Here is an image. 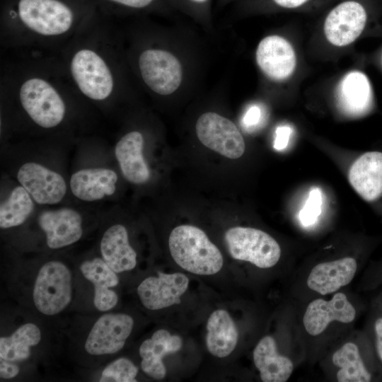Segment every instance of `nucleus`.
Instances as JSON below:
<instances>
[{"instance_id": "10", "label": "nucleus", "mask_w": 382, "mask_h": 382, "mask_svg": "<svg viewBox=\"0 0 382 382\" xmlns=\"http://www.w3.org/2000/svg\"><path fill=\"white\" fill-rule=\"evenodd\" d=\"M224 238L233 258L249 262L260 268L274 266L281 257L278 243L261 230L236 226L226 231Z\"/></svg>"}, {"instance_id": "36", "label": "nucleus", "mask_w": 382, "mask_h": 382, "mask_svg": "<svg viewBox=\"0 0 382 382\" xmlns=\"http://www.w3.org/2000/svg\"><path fill=\"white\" fill-rule=\"evenodd\" d=\"M277 5L287 8H296L304 3L308 0H272Z\"/></svg>"}, {"instance_id": "20", "label": "nucleus", "mask_w": 382, "mask_h": 382, "mask_svg": "<svg viewBox=\"0 0 382 382\" xmlns=\"http://www.w3.org/2000/svg\"><path fill=\"white\" fill-rule=\"evenodd\" d=\"M357 270V261L352 257L320 262L311 270L307 286L322 295L335 293L352 282Z\"/></svg>"}, {"instance_id": "12", "label": "nucleus", "mask_w": 382, "mask_h": 382, "mask_svg": "<svg viewBox=\"0 0 382 382\" xmlns=\"http://www.w3.org/2000/svg\"><path fill=\"white\" fill-rule=\"evenodd\" d=\"M134 326V320L122 313H108L95 322L84 343L86 352L92 356L110 355L125 345Z\"/></svg>"}, {"instance_id": "26", "label": "nucleus", "mask_w": 382, "mask_h": 382, "mask_svg": "<svg viewBox=\"0 0 382 382\" xmlns=\"http://www.w3.org/2000/svg\"><path fill=\"white\" fill-rule=\"evenodd\" d=\"M206 345L215 357L228 356L235 349L238 337L237 327L228 313L216 310L209 316L207 323Z\"/></svg>"}, {"instance_id": "23", "label": "nucleus", "mask_w": 382, "mask_h": 382, "mask_svg": "<svg viewBox=\"0 0 382 382\" xmlns=\"http://www.w3.org/2000/svg\"><path fill=\"white\" fill-rule=\"evenodd\" d=\"M349 180L365 200L374 201L382 195V153L366 152L359 157L349 170Z\"/></svg>"}, {"instance_id": "31", "label": "nucleus", "mask_w": 382, "mask_h": 382, "mask_svg": "<svg viewBox=\"0 0 382 382\" xmlns=\"http://www.w3.org/2000/svg\"><path fill=\"white\" fill-rule=\"evenodd\" d=\"M322 191L318 187L313 188L299 214V221L302 226L309 227L316 223L322 212Z\"/></svg>"}, {"instance_id": "32", "label": "nucleus", "mask_w": 382, "mask_h": 382, "mask_svg": "<svg viewBox=\"0 0 382 382\" xmlns=\"http://www.w3.org/2000/svg\"><path fill=\"white\" fill-rule=\"evenodd\" d=\"M371 332L378 364L382 367V314L378 311L372 320Z\"/></svg>"}, {"instance_id": "14", "label": "nucleus", "mask_w": 382, "mask_h": 382, "mask_svg": "<svg viewBox=\"0 0 382 382\" xmlns=\"http://www.w3.org/2000/svg\"><path fill=\"white\" fill-rule=\"evenodd\" d=\"M366 18V11L359 3L342 2L327 16L323 28L325 35L335 46H347L361 35Z\"/></svg>"}, {"instance_id": "18", "label": "nucleus", "mask_w": 382, "mask_h": 382, "mask_svg": "<svg viewBox=\"0 0 382 382\" xmlns=\"http://www.w3.org/2000/svg\"><path fill=\"white\" fill-rule=\"evenodd\" d=\"M108 219L99 240L100 256L116 273L130 271L137 265V255L129 243L127 229Z\"/></svg>"}, {"instance_id": "30", "label": "nucleus", "mask_w": 382, "mask_h": 382, "mask_svg": "<svg viewBox=\"0 0 382 382\" xmlns=\"http://www.w3.org/2000/svg\"><path fill=\"white\" fill-rule=\"evenodd\" d=\"M138 367L129 359L121 357L107 365L101 373L100 382H135Z\"/></svg>"}, {"instance_id": "24", "label": "nucleus", "mask_w": 382, "mask_h": 382, "mask_svg": "<svg viewBox=\"0 0 382 382\" xmlns=\"http://www.w3.org/2000/svg\"><path fill=\"white\" fill-rule=\"evenodd\" d=\"M255 366L263 382H284L291 376L294 364L287 357L277 351L274 339L271 336L262 338L253 351Z\"/></svg>"}, {"instance_id": "17", "label": "nucleus", "mask_w": 382, "mask_h": 382, "mask_svg": "<svg viewBox=\"0 0 382 382\" xmlns=\"http://www.w3.org/2000/svg\"><path fill=\"white\" fill-rule=\"evenodd\" d=\"M356 314V309L347 296L337 292L329 300L317 299L310 302L303 317V324L309 335L316 336L323 332L334 321L352 323Z\"/></svg>"}, {"instance_id": "7", "label": "nucleus", "mask_w": 382, "mask_h": 382, "mask_svg": "<svg viewBox=\"0 0 382 382\" xmlns=\"http://www.w3.org/2000/svg\"><path fill=\"white\" fill-rule=\"evenodd\" d=\"M137 51L134 64L144 86L151 93L166 96L175 93L183 79L179 59L167 49L144 45Z\"/></svg>"}, {"instance_id": "5", "label": "nucleus", "mask_w": 382, "mask_h": 382, "mask_svg": "<svg viewBox=\"0 0 382 382\" xmlns=\"http://www.w3.org/2000/svg\"><path fill=\"white\" fill-rule=\"evenodd\" d=\"M168 245L175 262L191 273L212 275L219 272L223 266L220 250L198 227H175L170 234Z\"/></svg>"}, {"instance_id": "16", "label": "nucleus", "mask_w": 382, "mask_h": 382, "mask_svg": "<svg viewBox=\"0 0 382 382\" xmlns=\"http://www.w3.org/2000/svg\"><path fill=\"white\" fill-rule=\"evenodd\" d=\"M255 59L262 72L277 81L288 79L296 65L293 47L284 37L277 35L267 36L260 40L256 49Z\"/></svg>"}, {"instance_id": "34", "label": "nucleus", "mask_w": 382, "mask_h": 382, "mask_svg": "<svg viewBox=\"0 0 382 382\" xmlns=\"http://www.w3.org/2000/svg\"><path fill=\"white\" fill-rule=\"evenodd\" d=\"M20 368L15 362L0 359V377L3 379H11L18 375Z\"/></svg>"}, {"instance_id": "28", "label": "nucleus", "mask_w": 382, "mask_h": 382, "mask_svg": "<svg viewBox=\"0 0 382 382\" xmlns=\"http://www.w3.org/2000/svg\"><path fill=\"white\" fill-rule=\"evenodd\" d=\"M42 339L39 327L33 323L19 326L11 335L0 338V359L12 362L23 361L31 355V348Z\"/></svg>"}, {"instance_id": "4", "label": "nucleus", "mask_w": 382, "mask_h": 382, "mask_svg": "<svg viewBox=\"0 0 382 382\" xmlns=\"http://www.w3.org/2000/svg\"><path fill=\"white\" fill-rule=\"evenodd\" d=\"M16 156L8 175L22 185L39 207L63 204L71 197L69 175L54 163L28 154Z\"/></svg>"}, {"instance_id": "29", "label": "nucleus", "mask_w": 382, "mask_h": 382, "mask_svg": "<svg viewBox=\"0 0 382 382\" xmlns=\"http://www.w3.org/2000/svg\"><path fill=\"white\" fill-rule=\"evenodd\" d=\"M103 14L112 18L129 13L160 10L163 0H89Z\"/></svg>"}, {"instance_id": "35", "label": "nucleus", "mask_w": 382, "mask_h": 382, "mask_svg": "<svg viewBox=\"0 0 382 382\" xmlns=\"http://www.w3.org/2000/svg\"><path fill=\"white\" fill-rule=\"evenodd\" d=\"M261 118V110L257 105H253L246 111L243 118V122L247 127L257 125Z\"/></svg>"}, {"instance_id": "9", "label": "nucleus", "mask_w": 382, "mask_h": 382, "mask_svg": "<svg viewBox=\"0 0 382 382\" xmlns=\"http://www.w3.org/2000/svg\"><path fill=\"white\" fill-rule=\"evenodd\" d=\"M119 175L110 163H75L69 174L71 197L84 204L110 200L116 194Z\"/></svg>"}, {"instance_id": "15", "label": "nucleus", "mask_w": 382, "mask_h": 382, "mask_svg": "<svg viewBox=\"0 0 382 382\" xmlns=\"http://www.w3.org/2000/svg\"><path fill=\"white\" fill-rule=\"evenodd\" d=\"M188 284L189 279L183 273L158 272L157 277H149L140 283L137 294L146 308L156 311L179 304Z\"/></svg>"}, {"instance_id": "13", "label": "nucleus", "mask_w": 382, "mask_h": 382, "mask_svg": "<svg viewBox=\"0 0 382 382\" xmlns=\"http://www.w3.org/2000/svg\"><path fill=\"white\" fill-rule=\"evenodd\" d=\"M145 138L138 129L124 133L113 147L115 159L122 177L133 185H144L151 177L144 150Z\"/></svg>"}, {"instance_id": "2", "label": "nucleus", "mask_w": 382, "mask_h": 382, "mask_svg": "<svg viewBox=\"0 0 382 382\" xmlns=\"http://www.w3.org/2000/svg\"><path fill=\"white\" fill-rule=\"evenodd\" d=\"M111 20L98 11L57 54L79 95L108 116L125 89L124 54Z\"/></svg>"}, {"instance_id": "37", "label": "nucleus", "mask_w": 382, "mask_h": 382, "mask_svg": "<svg viewBox=\"0 0 382 382\" xmlns=\"http://www.w3.org/2000/svg\"><path fill=\"white\" fill-rule=\"evenodd\" d=\"M185 1L187 5L195 7L196 8H203L204 7H207L210 0H183Z\"/></svg>"}, {"instance_id": "33", "label": "nucleus", "mask_w": 382, "mask_h": 382, "mask_svg": "<svg viewBox=\"0 0 382 382\" xmlns=\"http://www.w3.org/2000/svg\"><path fill=\"white\" fill-rule=\"evenodd\" d=\"M291 132L292 130L288 125L278 127L275 131L274 149L278 151L284 149L288 145Z\"/></svg>"}, {"instance_id": "38", "label": "nucleus", "mask_w": 382, "mask_h": 382, "mask_svg": "<svg viewBox=\"0 0 382 382\" xmlns=\"http://www.w3.org/2000/svg\"><path fill=\"white\" fill-rule=\"evenodd\" d=\"M377 311L382 314V297L380 299L379 303H378Z\"/></svg>"}, {"instance_id": "11", "label": "nucleus", "mask_w": 382, "mask_h": 382, "mask_svg": "<svg viewBox=\"0 0 382 382\" xmlns=\"http://www.w3.org/2000/svg\"><path fill=\"white\" fill-rule=\"evenodd\" d=\"M195 131L203 145L224 157L236 159L245 152V141L236 125L216 112L201 115L197 120Z\"/></svg>"}, {"instance_id": "1", "label": "nucleus", "mask_w": 382, "mask_h": 382, "mask_svg": "<svg viewBox=\"0 0 382 382\" xmlns=\"http://www.w3.org/2000/svg\"><path fill=\"white\" fill-rule=\"evenodd\" d=\"M0 87L3 133L63 143L84 137L93 108L76 91L57 55L34 54L4 65Z\"/></svg>"}, {"instance_id": "27", "label": "nucleus", "mask_w": 382, "mask_h": 382, "mask_svg": "<svg viewBox=\"0 0 382 382\" xmlns=\"http://www.w3.org/2000/svg\"><path fill=\"white\" fill-rule=\"evenodd\" d=\"M332 364L338 368L336 378L339 382H369L374 380V371L362 356L358 345L352 342L344 344L332 357Z\"/></svg>"}, {"instance_id": "3", "label": "nucleus", "mask_w": 382, "mask_h": 382, "mask_svg": "<svg viewBox=\"0 0 382 382\" xmlns=\"http://www.w3.org/2000/svg\"><path fill=\"white\" fill-rule=\"evenodd\" d=\"M98 12L89 0H1V44L58 52Z\"/></svg>"}, {"instance_id": "19", "label": "nucleus", "mask_w": 382, "mask_h": 382, "mask_svg": "<svg viewBox=\"0 0 382 382\" xmlns=\"http://www.w3.org/2000/svg\"><path fill=\"white\" fill-rule=\"evenodd\" d=\"M9 178V187L1 184V189L0 228L4 231L25 224L40 207L22 185Z\"/></svg>"}, {"instance_id": "6", "label": "nucleus", "mask_w": 382, "mask_h": 382, "mask_svg": "<svg viewBox=\"0 0 382 382\" xmlns=\"http://www.w3.org/2000/svg\"><path fill=\"white\" fill-rule=\"evenodd\" d=\"M40 207L33 219L44 235L47 248L60 250L82 239L90 206L65 204Z\"/></svg>"}, {"instance_id": "21", "label": "nucleus", "mask_w": 382, "mask_h": 382, "mask_svg": "<svg viewBox=\"0 0 382 382\" xmlns=\"http://www.w3.org/2000/svg\"><path fill=\"white\" fill-rule=\"evenodd\" d=\"M80 270L93 285V303L96 309L102 312L112 309L118 302L117 294L112 289L119 284L117 273L100 256L83 261Z\"/></svg>"}, {"instance_id": "22", "label": "nucleus", "mask_w": 382, "mask_h": 382, "mask_svg": "<svg viewBox=\"0 0 382 382\" xmlns=\"http://www.w3.org/2000/svg\"><path fill=\"white\" fill-rule=\"evenodd\" d=\"M183 340L176 335H171L165 329L156 330L151 338L145 340L139 347L142 371L154 379H163L166 369L163 358L178 352L182 347Z\"/></svg>"}, {"instance_id": "8", "label": "nucleus", "mask_w": 382, "mask_h": 382, "mask_svg": "<svg viewBox=\"0 0 382 382\" xmlns=\"http://www.w3.org/2000/svg\"><path fill=\"white\" fill-rule=\"evenodd\" d=\"M72 277L70 268L59 259L45 262L39 269L33 289L37 310L47 316L63 311L71 301Z\"/></svg>"}, {"instance_id": "25", "label": "nucleus", "mask_w": 382, "mask_h": 382, "mask_svg": "<svg viewBox=\"0 0 382 382\" xmlns=\"http://www.w3.org/2000/svg\"><path fill=\"white\" fill-rule=\"evenodd\" d=\"M337 96L340 106L346 114L351 116L364 114L372 100L368 78L359 71L349 72L339 84Z\"/></svg>"}]
</instances>
